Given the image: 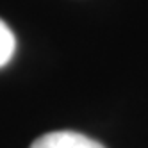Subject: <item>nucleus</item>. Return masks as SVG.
<instances>
[{"label":"nucleus","mask_w":148,"mask_h":148,"mask_svg":"<svg viewBox=\"0 0 148 148\" xmlns=\"http://www.w3.org/2000/svg\"><path fill=\"white\" fill-rule=\"evenodd\" d=\"M30 148H105V146L80 132L56 130L38 137L30 145Z\"/></svg>","instance_id":"nucleus-1"},{"label":"nucleus","mask_w":148,"mask_h":148,"mask_svg":"<svg viewBox=\"0 0 148 148\" xmlns=\"http://www.w3.org/2000/svg\"><path fill=\"white\" fill-rule=\"evenodd\" d=\"M16 50V38L13 30L0 20V68L5 66Z\"/></svg>","instance_id":"nucleus-2"}]
</instances>
